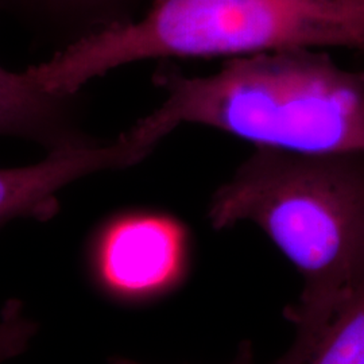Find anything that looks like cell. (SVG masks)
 Masks as SVG:
<instances>
[{
	"mask_svg": "<svg viewBox=\"0 0 364 364\" xmlns=\"http://www.w3.org/2000/svg\"><path fill=\"white\" fill-rule=\"evenodd\" d=\"M213 230L252 223L302 278L285 308L294 341L275 364H304L364 294V150L296 153L255 147L210 197Z\"/></svg>",
	"mask_w": 364,
	"mask_h": 364,
	"instance_id": "1",
	"label": "cell"
},
{
	"mask_svg": "<svg viewBox=\"0 0 364 364\" xmlns=\"http://www.w3.org/2000/svg\"><path fill=\"white\" fill-rule=\"evenodd\" d=\"M165 92L153 111L170 131L197 124L259 149L296 153L364 150V69H346L321 49L227 58L216 73L158 68Z\"/></svg>",
	"mask_w": 364,
	"mask_h": 364,
	"instance_id": "2",
	"label": "cell"
},
{
	"mask_svg": "<svg viewBox=\"0 0 364 364\" xmlns=\"http://www.w3.org/2000/svg\"><path fill=\"white\" fill-rule=\"evenodd\" d=\"M287 49L364 53V0H151L144 16L28 69L45 90L76 95L92 78L131 63Z\"/></svg>",
	"mask_w": 364,
	"mask_h": 364,
	"instance_id": "3",
	"label": "cell"
},
{
	"mask_svg": "<svg viewBox=\"0 0 364 364\" xmlns=\"http://www.w3.org/2000/svg\"><path fill=\"white\" fill-rule=\"evenodd\" d=\"M193 258L188 225L165 210L124 209L111 215L91 235L88 269L111 299L147 302L181 287Z\"/></svg>",
	"mask_w": 364,
	"mask_h": 364,
	"instance_id": "4",
	"label": "cell"
},
{
	"mask_svg": "<svg viewBox=\"0 0 364 364\" xmlns=\"http://www.w3.org/2000/svg\"><path fill=\"white\" fill-rule=\"evenodd\" d=\"M164 139L142 117L111 142L65 147L34 165L0 169V228L16 219L52 220L60 212L58 193L68 185L96 173L138 165Z\"/></svg>",
	"mask_w": 364,
	"mask_h": 364,
	"instance_id": "5",
	"label": "cell"
},
{
	"mask_svg": "<svg viewBox=\"0 0 364 364\" xmlns=\"http://www.w3.org/2000/svg\"><path fill=\"white\" fill-rule=\"evenodd\" d=\"M80 93L45 90L26 69L21 73L0 66V136L21 138L48 153L96 142L81 130Z\"/></svg>",
	"mask_w": 364,
	"mask_h": 364,
	"instance_id": "6",
	"label": "cell"
},
{
	"mask_svg": "<svg viewBox=\"0 0 364 364\" xmlns=\"http://www.w3.org/2000/svg\"><path fill=\"white\" fill-rule=\"evenodd\" d=\"M151 0H0V11L41 37L66 48L112 27L135 21ZM61 48V49H63Z\"/></svg>",
	"mask_w": 364,
	"mask_h": 364,
	"instance_id": "7",
	"label": "cell"
},
{
	"mask_svg": "<svg viewBox=\"0 0 364 364\" xmlns=\"http://www.w3.org/2000/svg\"><path fill=\"white\" fill-rule=\"evenodd\" d=\"M304 364H364V294L331 326Z\"/></svg>",
	"mask_w": 364,
	"mask_h": 364,
	"instance_id": "8",
	"label": "cell"
},
{
	"mask_svg": "<svg viewBox=\"0 0 364 364\" xmlns=\"http://www.w3.org/2000/svg\"><path fill=\"white\" fill-rule=\"evenodd\" d=\"M37 323L27 316L19 299H9L0 312V364L26 351L37 335Z\"/></svg>",
	"mask_w": 364,
	"mask_h": 364,
	"instance_id": "9",
	"label": "cell"
},
{
	"mask_svg": "<svg viewBox=\"0 0 364 364\" xmlns=\"http://www.w3.org/2000/svg\"><path fill=\"white\" fill-rule=\"evenodd\" d=\"M109 364H141L130 360V359H126V358H112L109 360ZM230 364H257L255 363V356H254V350H252V346L250 341H245L240 344L239 347V351L237 355L232 360V363Z\"/></svg>",
	"mask_w": 364,
	"mask_h": 364,
	"instance_id": "10",
	"label": "cell"
}]
</instances>
